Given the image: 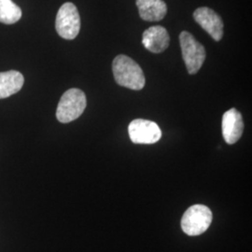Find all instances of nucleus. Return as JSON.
<instances>
[{
  "label": "nucleus",
  "mask_w": 252,
  "mask_h": 252,
  "mask_svg": "<svg viewBox=\"0 0 252 252\" xmlns=\"http://www.w3.org/2000/svg\"><path fill=\"white\" fill-rule=\"evenodd\" d=\"M180 41L182 56L188 72L190 75L196 74L206 59V50L204 46L187 31L180 33Z\"/></svg>",
  "instance_id": "20e7f679"
},
{
  "label": "nucleus",
  "mask_w": 252,
  "mask_h": 252,
  "mask_svg": "<svg viewBox=\"0 0 252 252\" xmlns=\"http://www.w3.org/2000/svg\"><path fill=\"white\" fill-rule=\"evenodd\" d=\"M212 222V212L204 205L189 207L181 219V228L189 236L204 234Z\"/></svg>",
  "instance_id": "7ed1b4c3"
},
{
  "label": "nucleus",
  "mask_w": 252,
  "mask_h": 252,
  "mask_svg": "<svg viewBox=\"0 0 252 252\" xmlns=\"http://www.w3.org/2000/svg\"><path fill=\"white\" fill-rule=\"evenodd\" d=\"M87 105L85 94L72 88L66 91L59 101L56 109V118L62 124L71 123L83 113Z\"/></svg>",
  "instance_id": "f03ea898"
},
{
  "label": "nucleus",
  "mask_w": 252,
  "mask_h": 252,
  "mask_svg": "<svg viewBox=\"0 0 252 252\" xmlns=\"http://www.w3.org/2000/svg\"><path fill=\"white\" fill-rule=\"evenodd\" d=\"M55 28L58 35L64 39H74L81 29V17L77 7L66 2L60 7L56 15Z\"/></svg>",
  "instance_id": "39448f33"
},
{
  "label": "nucleus",
  "mask_w": 252,
  "mask_h": 252,
  "mask_svg": "<svg viewBox=\"0 0 252 252\" xmlns=\"http://www.w3.org/2000/svg\"><path fill=\"white\" fill-rule=\"evenodd\" d=\"M222 135L226 143H236L243 134L244 123L241 113L236 108L226 111L222 117Z\"/></svg>",
  "instance_id": "6e6552de"
},
{
  "label": "nucleus",
  "mask_w": 252,
  "mask_h": 252,
  "mask_svg": "<svg viewBox=\"0 0 252 252\" xmlns=\"http://www.w3.org/2000/svg\"><path fill=\"white\" fill-rule=\"evenodd\" d=\"M112 71L119 85L131 90L143 89L146 83L144 73L132 58L121 54L113 60Z\"/></svg>",
  "instance_id": "f257e3e1"
},
{
  "label": "nucleus",
  "mask_w": 252,
  "mask_h": 252,
  "mask_svg": "<svg viewBox=\"0 0 252 252\" xmlns=\"http://www.w3.org/2000/svg\"><path fill=\"white\" fill-rule=\"evenodd\" d=\"M22 17V10L11 0H0V23L12 25Z\"/></svg>",
  "instance_id": "f8f14e48"
},
{
  "label": "nucleus",
  "mask_w": 252,
  "mask_h": 252,
  "mask_svg": "<svg viewBox=\"0 0 252 252\" xmlns=\"http://www.w3.org/2000/svg\"><path fill=\"white\" fill-rule=\"evenodd\" d=\"M25 78L16 70L0 72V99L9 97L18 93L24 86Z\"/></svg>",
  "instance_id": "9b49d317"
},
{
  "label": "nucleus",
  "mask_w": 252,
  "mask_h": 252,
  "mask_svg": "<svg viewBox=\"0 0 252 252\" xmlns=\"http://www.w3.org/2000/svg\"><path fill=\"white\" fill-rule=\"evenodd\" d=\"M130 139L135 144H154L162 137L158 125L152 121L135 119L128 126Z\"/></svg>",
  "instance_id": "423d86ee"
},
{
  "label": "nucleus",
  "mask_w": 252,
  "mask_h": 252,
  "mask_svg": "<svg viewBox=\"0 0 252 252\" xmlns=\"http://www.w3.org/2000/svg\"><path fill=\"white\" fill-rule=\"evenodd\" d=\"M142 43L148 51L153 54H161L168 48L170 36L164 27L155 26L148 28L143 33Z\"/></svg>",
  "instance_id": "1a4fd4ad"
},
{
  "label": "nucleus",
  "mask_w": 252,
  "mask_h": 252,
  "mask_svg": "<svg viewBox=\"0 0 252 252\" xmlns=\"http://www.w3.org/2000/svg\"><path fill=\"white\" fill-rule=\"evenodd\" d=\"M193 17L196 23L206 30L214 40L220 41L222 38L223 21L213 9L201 7L194 11Z\"/></svg>",
  "instance_id": "0eeeda50"
},
{
  "label": "nucleus",
  "mask_w": 252,
  "mask_h": 252,
  "mask_svg": "<svg viewBox=\"0 0 252 252\" xmlns=\"http://www.w3.org/2000/svg\"><path fill=\"white\" fill-rule=\"evenodd\" d=\"M139 15L146 22H158L164 18L167 6L162 0H136Z\"/></svg>",
  "instance_id": "9d476101"
}]
</instances>
